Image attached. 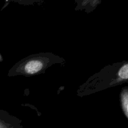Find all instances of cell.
Returning <instances> with one entry per match:
<instances>
[{"label": "cell", "mask_w": 128, "mask_h": 128, "mask_svg": "<svg viewBox=\"0 0 128 128\" xmlns=\"http://www.w3.org/2000/svg\"><path fill=\"white\" fill-rule=\"evenodd\" d=\"M42 62L38 60H32L28 62L24 67L26 72L29 74H34L39 72L42 68Z\"/></svg>", "instance_id": "cell-1"}, {"label": "cell", "mask_w": 128, "mask_h": 128, "mask_svg": "<svg viewBox=\"0 0 128 128\" xmlns=\"http://www.w3.org/2000/svg\"><path fill=\"white\" fill-rule=\"evenodd\" d=\"M119 76L122 79L128 78V64L122 66L119 71Z\"/></svg>", "instance_id": "cell-2"}, {"label": "cell", "mask_w": 128, "mask_h": 128, "mask_svg": "<svg viewBox=\"0 0 128 128\" xmlns=\"http://www.w3.org/2000/svg\"></svg>", "instance_id": "cell-3"}]
</instances>
